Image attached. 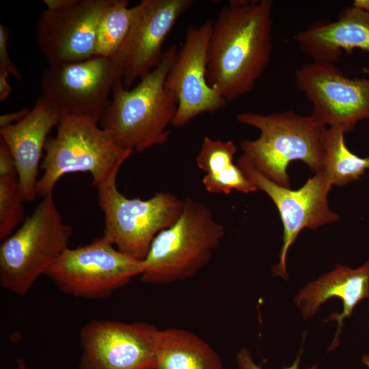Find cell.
<instances>
[{
  "label": "cell",
  "mask_w": 369,
  "mask_h": 369,
  "mask_svg": "<svg viewBox=\"0 0 369 369\" xmlns=\"http://www.w3.org/2000/svg\"><path fill=\"white\" fill-rule=\"evenodd\" d=\"M271 0H234L213 21L207 55V81L227 101L249 93L273 51Z\"/></svg>",
  "instance_id": "cell-1"
},
{
  "label": "cell",
  "mask_w": 369,
  "mask_h": 369,
  "mask_svg": "<svg viewBox=\"0 0 369 369\" xmlns=\"http://www.w3.org/2000/svg\"><path fill=\"white\" fill-rule=\"evenodd\" d=\"M177 51L176 45L169 46L160 64L132 90L126 89L120 78L115 81L99 123L121 148L141 152L167 141L177 102L165 83Z\"/></svg>",
  "instance_id": "cell-2"
},
{
  "label": "cell",
  "mask_w": 369,
  "mask_h": 369,
  "mask_svg": "<svg viewBox=\"0 0 369 369\" xmlns=\"http://www.w3.org/2000/svg\"><path fill=\"white\" fill-rule=\"evenodd\" d=\"M236 119L260 131L258 138L243 139L241 148L256 168L276 184L290 188L286 169L294 161L303 162L314 174L323 171L328 128L312 115L291 110L269 114L243 111Z\"/></svg>",
  "instance_id": "cell-3"
},
{
  "label": "cell",
  "mask_w": 369,
  "mask_h": 369,
  "mask_svg": "<svg viewBox=\"0 0 369 369\" xmlns=\"http://www.w3.org/2000/svg\"><path fill=\"white\" fill-rule=\"evenodd\" d=\"M224 235L223 226L208 206L185 199L178 220L153 239L141 282L167 284L194 277L208 264Z\"/></svg>",
  "instance_id": "cell-4"
},
{
  "label": "cell",
  "mask_w": 369,
  "mask_h": 369,
  "mask_svg": "<svg viewBox=\"0 0 369 369\" xmlns=\"http://www.w3.org/2000/svg\"><path fill=\"white\" fill-rule=\"evenodd\" d=\"M71 228L64 222L53 197L42 198L32 213L0 245V284L25 296L68 248Z\"/></svg>",
  "instance_id": "cell-5"
},
{
  "label": "cell",
  "mask_w": 369,
  "mask_h": 369,
  "mask_svg": "<svg viewBox=\"0 0 369 369\" xmlns=\"http://www.w3.org/2000/svg\"><path fill=\"white\" fill-rule=\"evenodd\" d=\"M44 152L43 174L36 185V195L42 198L53 194L57 181L67 174L88 172L96 187L133 153L119 146L98 122L72 117L60 118Z\"/></svg>",
  "instance_id": "cell-6"
},
{
  "label": "cell",
  "mask_w": 369,
  "mask_h": 369,
  "mask_svg": "<svg viewBox=\"0 0 369 369\" xmlns=\"http://www.w3.org/2000/svg\"><path fill=\"white\" fill-rule=\"evenodd\" d=\"M119 169L96 186L105 215L102 236L120 251L144 260L154 237L180 217L184 200L169 192L147 200L127 198L117 187Z\"/></svg>",
  "instance_id": "cell-7"
},
{
  "label": "cell",
  "mask_w": 369,
  "mask_h": 369,
  "mask_svg": "<svg viewBox=\"0 0 369 369\" xmlns=\"http://www.w3.org/2000/svg\"><path fill=\"white\" fill-rule=\"evenodd\" d=\"M144 269V260L120 251L101 236L89 244L66 249L44 275L62 293L99 299L128 284Z\"/></svg>",
  "instance_id": "cell-8"
},
{
  "label": "cell",
  "mask_w": 369,
  "mask_h": 369,
  "mask_svg": "<svg viewBox=\"0 0 369 369\" xmlns=\"http://www.w3.org/2000/svg\"><path fill=\"white\" fill-rule=\"evenodd\" d=\"M236 165L258 190L271 199L278 210L283 224V245L279 262L273 267V274L287 279V253L299 232L304 228L316 229L340 219L329 206L328 196L332 185L322 171L310 178L301 188L292 190L266 178L243 154Z\"/></svg>",
  "instance_id": "cell-9"
},
{
  "label": "cell",
  "mask_w": 369,
  "mask_h": 369,
  "mask_svg": "<svg viewBox=\"0 0 369 369\" xmlns=\"http://www.w3.org/2000/svg\"><path fill=\"white\" fill-rule=\"evenodd\" d=\"M119 78L112 59L104 57L49 65L42 76V96L61 117L99 123Z\"/></svg>",
  "instance_id": "cell-10"
},
{
  "label": "cell",
  "mask_w": 369,
  "mask_h": 369,
  "mask_svg": "<svg viewBox=\"0 0 369 369\" xmlns=\"http://www.w3.org/2000/svg\"><path fill=\"white\" fill-rule=\"evenodd\" d=\"M297 88L312 105V115L344 134L369 119V79L346 77L336 64L312 61L294 74Z\"/></svg>",
  "instance_id": "cell-11"
},
{
  "label": "cell",
  "mask_w": 369,
  "mask_h": 369,
  "mask_svg": "<svg viewBox=\"0 0 369 369\" xmlns=\"http://www.w3.org/2000/svg\"><path fill=\"white\" fill-rule=\"evenodd\" d=\"M159 331L147 322L92 320L79 333L78 369H156Z\"/></svg>",
  "instance_id": "cell-12"
},
{
  "label": "cell",
  "mask_w": 369,
  "mask_h": 369,
  "mask_svg": "<svg viewBox=\"0 0 369 369\" xmlns=\"http://www.w3.org/2000/svg\"><path fill=\"white\" fill-rule=\"evenodd\" d=\"M193 0H141L122 45L111 58L123 85L129 89L161 62L163 43Z\"/></svg>",
  "instance_id": "cell-13"
},
{
  "label": "cell",
  "mask_w": 369,
  "mask_h": 369,
  "mask_svg": "<svg viewBox=\"0 0 369 369\" xmlns=\"http://www.w3.org/2000/svg\"><path fill=\"white\" fill-rule=\"evenodd\" d=\"M213 20L189 25L177 51L165 86L175 97L177 111L172 125L182 127L204 113L223 109L227 101L207 81V55Z\"/></svg>",
  "instance_id": "cell-14"
},
{
  "label": "cell",
  "mask_w": 369,
  "mask_h": 369,
  "mask_svg": "<svg viewBox=\"0 0 369 369\" xmlns=\"http://www.w3.org/2000/svg\"><path fill=\"white\" fill-rule=\"evenodd\" d=\"M111 0H74L58 10H43L36 39L49 65L82 62L94 57L100 18Z\"/></svg>",
  "instance_id": "cell-15"
},
{
  "label": "cell",
  "mask_w": 369,
  "mask_h": 369,
  "mask_svg": "<svg viewBox=\"0 0 369 369\" xmlns=\"http://www.w3.org/2000/svg\"><path fill=\"white\" fill-rule=\"evenodd\" d=\"M59 113L42 96L19 122L0 128L1 139L14 159L20 192L25 202L36 195L38 169L51 130L57 126Z\"/></svg>",
  "instance_id": "cell-16"
},
{
  "label": "cell",
  "mask_w": 369,
  "mask_h": 369,
  "mask_svg": "<svg viewBox=\"0 0 369 369\" xmlns=\"http://www.w3.org/2000/svg\"><path fill=\"white\" fill-rule=\"evenodd\" d=\"M293 40L313 61L336 64L344 51L369 52V12L352 5L336 20H318L294 35Z\"/></svg>",
  "instance_id": "cell-17"
},
{
  "label": "cell",
  "mask_w": 369,
  "mask_h": 369,
  "mask_svg": "<svg viewBox=\"0 0 369 369\" xmlns=\"http://www.w3.org/2000/svg\"><path fill=\"white\" fill-rule=\"evenodd\" d=\"M331 297L342 300L343 310L341 313H332L327 320H336L338 324L331 348L339 342L342 321L351 316L360 301L369 297V260L357 269L337 265L331 271L303 287L295 297L294 301L303 318L308 319Z\"/></svg>",
  "instance_id": "cell-18"
},
{
  "label": "cell",
  "mask_w": 369,
  "mask_h": 369,
  "mask_svg": "<svg viewBox=\"0 0 369 369\" xmlns=\"http://www.w3.org/2000/svg\"><path fill=\"white\" fill-rule=\"evenodd\" d=\"M156 369H223L219 354L197 335L181 328L159 331Z\"/></svg>",
  "instance_id": "cell-19"
},
{
  "label": "cell",
  "mask_w": 369,
  "mask_h": 369,
  "mask_svg": "<svg viewBox=\"0 0 369 369\" xmlns=\"http://www.w3.org/2000/svg\"><path fill=\"white\" fill-rule=\"evenodd\" d=\"M236 152V147L231 140L204 138L195 161L205 172L202 182L208 192L228 195L234 190L244 193L249 190L250 182L234 163Z\"/></svg>",
  "instance_id": "cell-20"
},
{
  "label": "cell",
  "mask_w": 369,
  "mask_h": 369,
  "mask_svg": "<svg viewBox=\"0 0 369 369\" xmlns=\"http://www.w3.org/2000/svg\"><path fill=\"white\" fill-rule=\"evenodd\" d=\"M344 135L338 128H327L323 171L332 186L357 181L369 169V157L351 152L345 144Z\"/></svg>",
  "instance_id": "cell-21"
},
{
  "label": "cell",
  "mask_w": 369,
  "mask_h": 369,
  "mask_svg": "<svg viewBox=\"0 0 369 369\" xmlns=\"http://www.w3.org/2000/svg\"><path fill=\"white\" fill-rule=\"evenodd\" d=\"M128 1L111 0L102 12L96 29L94 56L111 59L131 27L135 8Z\"/></svg>",
  "instance_id": "cell-22"
},
{
  "label": "cell",
  "mask_w": 369,
  "mask_h": 369,
  "mask_svg": "<svg viewBox=\"0 0 369 369\" xmlns=\"http://www.w3.org/2000/svg\"><path fill=\"white\" fill-rule=\"evenodd\" d=\"M25 202L18 175L0 177V240L9 237L25 220Z\"/></svg>",
  "instance_id": "cell-23"
},
{
  "label": "cell",
  "mask_w": 369,
  "mask_h": 369,
  "mask_svg": "<svg viewBox=\"0 0 369 369\" xmlns=\"http://www.w3.org/2000/svg\"><path fill=\"white\" fill-rule=\"evenodd\" d=\"M9 38L8 28L0 25V69L7 71L18 81H22V75L16 66L12 63L7 49Z\"/></svg>",
  "instance_id": "cell-24"
},
{
  "label": "cell",
  "mask_w": 369,
  "mask_h": 369,
  "mask_svg": "<svg viewBox=\"0 0 369 369\" xmlns=\"http://www.w3.org/2000/svg\"><path fill=\"white\" fill-rule=\"evenodd\" d=\"M17 174L13 156L4 141L0 140V177Z\"/></svg>",
  "instance_id": "cell-25"
},
{
  "label": "cell",
  "mask_w": 369,
  "mask_h": 369,
  "mask_svg": "<svg viewBox=\"0 0 369 369\" xmlns=\"http://www.w3.org/2000/svg\"><path fill=\"white\" fill-rule=\"evenodd\" d=\"M300 357L301 353L297 355L295 361L291 366L284 369H299ZM236 361L239 369H262L260 366H258L254 363L249 351L247 348H241L238 351L236 355ZM308 369H317V367L314 366Z\"/></svg>",
  "instance_id": "cell-26"
},
{
  "label": "cell",
  "mask_w": 369,
  "mask_h": 369,
  "mask_svg": "<svg viewBox=\"0 0 369 369\" xmlns=\"http://www.w3.org/2000/svg\"><path fill=\"white\" fill-rule=\"evenodd\" d=\"M29 111V108L25 107L14 112L2 114L0 116V127L3 128L19 122L28 114Z\"/></svg>",
  "instance_id": "cell-27"
},
{
  "label": "cell",
  "mask_w": 369,
  "mask_h": 369,
  "mask_svg": "<svg viewBox=\"0 0 369 369\" xmlns=\"http://www.w3.org/2000/svg\"><path fill=\"white\" fill-rule=\"evenodd\" d=\"M10 73L0 69V101L3 102L9 97L12 88L8 83V78Z\"/></svg>",
  "instance_id": "cell-28"
},
{
  "label": "cell",
  "mask_w": 369,
  "mask_h": 369,
  "mask_svg": "<svg viewBox=\"0 0 369 369\" xmlns=\"http://www.w3.org/2000/svg\"><path fill=\"white\" fill-rule=\"evenodd\" d=\"M74 0H44V3L48 10H58L66 7Z\"/></svg>",
  "instance_id": "cell-29"
},
{
  "label": "cell",
  "mask_w": 369,
  "mask_h": 369,
  "mask_svg": "<svg viewBox=\"0 0 369 369\" xmlns=\"http://www.w3.org/2000/svg\"><path fill=\"white\" fill-rule=\"evenodd\" d=\"M353 5L369 12V0H355Z\"/></svg>",
  "instance_id": "cell-30"
},
{
  "label": "cell",
  "mask_w": 369,
  "mask_h": 369,
  "mask_svg": "<svg viewBox=\"0 0 369 369\" xmlns=\"http://www.w3.org/2000/svg\"><path fill=\"white\" fill-rule=\"evenodd\" d=\"M361 361L364 365L369 368V355H364L361 359Z\"/></svg>",
  "instance_id": "cell-31"
},
{
  "label": "cell",
  "mask_w": 369,
  "mask_h": 369,
  "mask_svg": "<svg viewBox=\"0 0 369 369\" xmlns=\"http://www.w3.org/2000/svg\"><path fill=\"white\" fill-rule=\"evenodd\" d=\"M18 365L17 369H25V364L24 361L18 360Z\"/></svg>",
  "instance_id": "cell-32"
},
{
  "label": "cell",
  "mask_w": 369,
  "mask_h": 369,
  "mask_svg": "<svg viewBox=\"0 0 369 369\" xmlns=\"http://www.w3.org/2000/svg\"><path fill=\"white\" fill-rule=\"evenodd\" d=\"M368 299H369V297H368ZM368 306H369V301H368Z\"/></svg>",
  "instance_id": "cell-33"
}]
</instances>
